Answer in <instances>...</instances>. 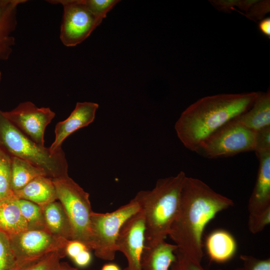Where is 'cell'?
I'll return each instance as SVG.
<instances>
[{
	"mask_svg": "<svg viewBox=\"0 0 270 270\" xmlns=\"http://www.w3.org/2000/svg\"><path fill=\"white\" fill-rule=\"evenodd\" d=\"M232 200L213 190L198 178L186 176L176 217L168 236L177 246L175 252L201 262L202 236L206 226Z\"/></svg>",
	"mask_w": 270,
	"mask_h": 270,
	"instance_id": "6da1fadb",
	"label": "cell"
},
{
	"mask_svg": "<svg viewBox=\"0 0 270 270\" xmlns=\"http://www.w3.org/2000/svg\"><path fill=\"white\" fill-rule=\"evenodd\" d=\"M259 92L222 94L199 99L176 122L178 138L186 148L196 152L208 138L250 109Z\"/></svg>",
	"mask_w": 270,
	"mask_h": 270,
	"instance_id": "7a4b0ae2",
	"label": "cell"
},
{
	"mask_svg": "<svg viewBox=\"0 0 270 270\" xmlns=\"http://www.w3.org/2000/svg\"><path fill=\"white\" fill-rule=\"evenodd\" d=\"M186 176L181 171L174 176L160 178L153 189L140 191L134 197L144 216L145 244L165 240L178 210Z\"/></svg>",
	"mask_w": 270,
	"mask_h": 270,
	"instance_id": "3957f363",
	"label": "cell"
},
{
	"mask_svg": "<svg viewBox=\"0 0 270 270\" xmlns=\"http://www.w3.org/2000/svg\"><path fill=\"white\" fill-rule=\"evenodd\" d=\"M0 148L10 156L24 160L42 169L52 180L68 175V164L60 148L52 152L41 146L20 131L0 110Z\"/></svg>",
	"mask_w": 270,
	"mask_h": 270,
	"instance_id": "277c9868",
	"label": "cell"
},
{
	"mask_svg": "<svg viewBox=\"0 0 270 270\" xmlns=\"http://www.w3.org/2000/svg\"><path fill=\"white\" fill-rule=\"evenodd\" d=\"M57 199L70 220L72 240L84 243L92 250L91 218L92 212L89 194L68 175L53 180Z\"/></svg>",
	"mask_w": 270,
	"mask_h": 270,
	"instance_id": "5b68a950",
	"label": "cell"
},
{
	"mask_svg": "<svg viewBox=\"0 0 270 270\" xmlns=\"http://www.w3.org/2000/svg\"><path fill=\"white\" fill-rule=\"evenodd\" d=\"M140 210L134 198L116 210L106 213L93 212L91 218L92 250L96 256L112 260L117 252L116 242L124 223Z\"/></svg>",
	"mask_w": 270,
	"mask_h": 270,
	"instance_id": "8992f818",
	"label": "cell"
},
{
	"mask_svg": "<svg viewBox=\"0 0 270 270\" xmlns=\"http://www.w3.org/2000/svg\"><path fill=\"white\" fill-rule=\"evenodd\" d=\"M256 136V132L233 120L208 138L196 152L207 158H216L254 151Z\"/></svg>",
	"mask_w": 270,
	"mask_h": 270,
	"instance_id": "52a82bcc",
	"label": "cell"
},
{
	"mask_svg": "<svg viewBox=\"0 0 270 270\" xmlns=\"http://www.w3.org/2000/svg\"><path fill=\"white\" fill-rule=\"evenodd\" d=\"M8 236L20 270L52 252L65 250L69 242L42 229H28Z\"/></svg>",
	"mask_w": 270,
	"mask_h": 270,
	"instance_id": "ba28073f",
	"label": "cell"
},
{
	"mask_svg": "<svg viewBox=\"0 0 270 270\" xmlns=\"http://www.w3.org/2000/svg\"><path fill=\"white\" fill-rule=\"evenodd\" d=\"M46 2L63 7L60 38L66 46H75L83 42L102 22L88 9L84 0Z\"/></svg>",
	"mask_w": 270,
	"mask_h": 270,
	"instance_id": "9c48e42d",
	"label": "cell"
},
{
	"mask_svg": "<svg viewBox=\"0 0 270 270\" xmlns=\"http://www.w3.org/2000/svg\"><path fill=\"white\" fill-rule=\"evenodd\" d=\"M4 116L20 131L41 146L44 145V134L56 114L48 107L38 108L33 102L20 103L9 111H2Z\"/></svg>",
	"mask_w": 270,
	"mask_h": 270,
	"instance_id": "30bf717a",
	"label": "cell"
},
{
	"mask_svg": "<svg viewBox=\"0 0 270 270\" xmlns=\"http://www.w3.org/2000/svg\"><path fill=\"white\" fill-rule=\"evenodd\" d=\"M144 216L140 210L122 225L116 242L117 251L122 252L128 262L124 270H142L141 258L145 245Z\"/></svg>",
	"mask_w": 270,
	"mask_h": 270,
	"instance_id": "8fae6325",
	"label": "cell"
},
{
	"mask_svg": "<svg viewBox=\"0 0 270 270\" xmlns=\"http://www.w3.org/2000/svg\"><path fill=\"white\" fill-rule=\"evenodd\" d=\"M98 104L94 102H78L72 112L65 120L57 123L55 139L49 147L52 152L62 148L64 140L76 130L88 126L94 120Z\"/></svg>",
	"mask_w": 270,
	"mask_h": 270,
	"instance_id": "7c38bea8",
	"label": "cell"
},
{
	"mask_svg": "<svg viewBox=\"0 0 270 270\" xmlns=\"http://www.w3.org/2000/svg\"><path fill=\"white\" fill-rule=\"evenodd\" d=\"M26 0H0V60L9 59L15 45L18 6Z\"/></svg>",
	"mask_w": 270,
	"mask_h": 270,
	"instance_id": "4fadbf2b",
	"label": "cell"
},
{
	"mask_svg": "<svg viewBox=\"0 0 270 270\" xmlns=\"http://www.w3.org/2000/svg\"><path fill=\"white\" fill-rule=\"evenodd\" d=\"M257 158L259 166L248 202L249 214H260L270 208V152L261 154Z\"/></svg>",
	"mask_w": 270,
	"mask_h": 270,
	"instance_id": "5bb4252c",
	"label": "cell"
},
{
	"mask_svg": "<svg viewBox=\"0 0 270 270\" xmlns=\"http://www.w3.org/2000/svg\"><path fill=\"white\" fill-rule=\"evenodd\" d=\"M14 194L18 199L32 202L40 207L58 200L53 180L46 176L35 178Z\"/></svg>",
	"mask_w": 270,
	"mask_h": 270,
	"instance_id": "9a60e30c",
	"label": "cell"
},
{
	"mask_svg": "<svg viewBox=\"0 0 270 270\" xmlns=\"http://www.w3.org/2000/svg\"><path fill=\"white\" fill-rule=\"evenodd\" d=\"M177 246L165 240L152 245H144L141 258L142 270H169L176 260Z\"/></svg>",
	"mask_w": 270,
	"mask_h": 270,
	"instance_id": "2e32d148",
	"label": "cell"
},
{
	"mask_svg": "<svg viewBox=\"0 0 270 270\" xmlns=\"http://www.w3.org/2000/svg\"><path fill=\"white\" fill-rule=\"evenodd\" d=\"M234 120L256 132L270 126V90L260 92L251 108Z\"/></svg>",
	"mask_w": 270,
	"mask_h": 270,
	"instance_id": "e0dca14e",
	"label": "cell"
},
{
	"mask_svg": "<svg viewBox=\"0 0 270 270\" xmlns=\"http://www.w3.org/2000/svg\"><path fill=\"white\" fill-rule=\"evenodd\" d=\"M206 248L212 260L224 262L234 256L237 245L234 238L229 232L218 230L212 232L207 236Z\"/></svg>",
	"mask_w": 270,
	"mask_h": 270,
	"instance_id": "ac0fdd59",
	"label": "cell"
},
{
	"mask_svg": "<svg viewBox=\"0 0 270 270\" xmlns=\"http://www.w3.org/2000/svg\"><path fill=\"white\" fill-rule=\"evenodd\" d=\"M42 208L46 230L54 235L72 240V226L61 203L54 201Z\"/></svg>",
	"mask_w": 270,
	"mask_h": 270,
	"instance_id": "d6986e66",
	"label": "cell"
},
{
	"mask_svg": "<svg viewBox=\"0 0 270 270\" xmlns=\"http://www.w3.org/2000/svg\"><path fill=\"white\" fill-rule=\"evenodd\" d=\"M28 229V224L21 214L15 196L1 200L0 230L10 236Z\"/></svg>",
	"mask_w": 270,
	"mask_h": 270,
	"instance_id": "ffe728a7",
	"label": "cell"
},
{
	"mask_svg": "<svg viewBox=\"0 0 270 270\" xmlns=\"http://www.w3.org/2000/svg\"><path fill=\"white\" fill-rule=\"evenodd\" d=\"M12 158V189L13 193L35 178L46 175L42 169L18 158Z\"/></svg>",
	"mask_w": 270,
	"mask_h": 270,
	"instance_id": "44dd1931",
	"label": "cell"
},
{
	"mask_svg": "<svg viewBox=\"0 0 270 270\" xmlns=\"http://www.w3.org/2000/svg\"><path fill=\"white\" fill-rule=\"evenodd\" d=\"M17 203L28 224V229L46 230L42 207L32 202L22 199L17 198Z\"/></svg>",
	"mask_w": 270,
	"mask_h": 270,
	"instance_id": "7402d4cb",
	"label": "cell"
},
{
	"mask_svg": "<svg viewBox=\"0 0 270 270\" xmlns=\"http://www.w3.org/2000/svg\"><path fill=\"white\" fill-rule=\"evenodd\" d=\"M13 196L11 156L0 148V198L2 200Z\"/></svg>",
	"mask_w": 270,
	"mask_h": 270,
	"instance_id": "603a6c76",
	"label": "cell"
},
{
	"mask_svg": "<svg viewBox=\"0 0 270 270\" xmlns=\"http://www.w3.org/2000/svg\"><path fill=\"white\" fill-rule=\"evenodd\" d=\"M0 270H20L8 236L0 230Z\"/></svg>",
	"mask_w": 270,
	"mask_h": 270,
	"instance_id": "cb8c5ba5",
	"label": "cell"
},
{
	"mask_svg": "<svg viewBox=\"0 0 270 270\" xmlns=\"http://www.w3.org/2000/svg\"><path fill=\"white\" fill-rule=\"evenodd\" d=\"M66 256V251L52 252L22 270H54L60 261Z\"/></svg>",
	"mask_w": 270,
	"mask_h": 270,
	"instance_id": "d4e9b609",
	"label": "cell"
},
{
	"mask_svg": "<svg viewBox=\"0 0 270 270\" xmlns=\"http://www.w3.org/2000/svg\"><path fill=\"white\" fill-rule=\"evenodd\" d=\"M91 12L98 19L102 20L107 14L120 2L118 0H84Z\"/></svg>",
	"mask_w": 270,
	"mask_h": 270,
	"instance_id": "484cf974",
	"label": "cell"
},
{
	"mask_svg": "<svg viewBox=\"0 0 270 270\" xmlns=\"http://www.w3.org/2000/svg\"><path fill=\"white\" fill-rule=\"evenodd\" d=\"M270 223V208L262 212L249 214L248 221V228L252 234L262 232Z\"/></svg>",
	"mask_w": 270,
	"mask_h": 270,
	"instance_id": "4316f807",
	"label": "cell"
},
{
	"mask_svg": "<svg viewBox=\"0 0 270 270\" xmlns=\"http://www.w3.org/2000/svg\"><path fill=\"white\" fill-rule=\"evenodd\" d=\"M176 260L172 264L169 270H205L201 265V262L175 252ZM216 270H222L220 269Z\"/></svg>",
	"mask_w": 270,
	"mask_h": 270,
	"instance_id": "83f0119b",
	"label": "cell"
},
{
	"mask_svg": "<svg viewBox=\"0 0 270 270\" xmlns=\"http://www.w3.org/2000/svg\"><path fill=\"white\" fill-rule=\"evenodd\" d=\"M254 152L256 156L270 152V126L256 132Z\"/></svg>",
	"mask_w": 270,
	"mask_h": 270,
	"instance_id": "f1b7e54d",
	"label": "cell"
},
{
	"mask_svg": "<svg viewBox=\"0 0 270 270\" xmlns=\"http://www.w3.org/2000/svg\"><path fill=\"white\" fill-rule=\"evenodd\" d=\"M244 270H270V259H258L252 256L241 254Z\"/></svg>",
	"mask_w": 270,
	"mask_h": 270,
	"instance_id": "f546056e",
	"label": "cell"
},
{
	"mask_svg": "<svg viewBox=\"0 0 270 270\" xmlns=\"http://www.w3.org/2000/svg\"><path fill=\"white\" fill-rule=\"evenodd\" d=\"M248 10L247 16L252 20L262 18L266 13L270 11V1H258L254 4Z\"/></svg>",
	"mask_w": 270,
	"mask_h": 270,
	"instance_id": "4dcf8cb0",
	"label": "cell"
},
{
	"mask_svg": "<svg viewBox=\"0 0 270 270\" xmlns=\"http://www.w3.org/2000/svg\"><path fill=\"white\" fill-rule=\"evenodd\" d=\"M85 250L88 249L82 242L76 240H70L66 247L65 250L66 256H68L73 260L80 252Z\"/></svg>",
	"mask_w": 270,
	"mask_h": 270,
	"instance_id": "1f68e13d",
	"label": "cell"
},
{
	"mask_svg": "<svg viewBox=\"0 0 270 270\" xmlns=\"http://www.w3.org/2000/svg\"><path fill=\"white\" fill-rule=\"evenodd\" d=\"M88 250H85L80 252L72 260L78 266L84 267L88 265L92 260V256Z\"/></svg>",
	"mask_w": 270,
	"mask_h": 270,
	"instance_id": "d6a6232c",
	"label": "cell"
},
{
	"mask_svg": "<svg viewBox=\"0 0 270 270\" xmlns=\"http://www.w3.org/2000/svg\"><path fill=\"white\" fill-rule=\"evenodd\" d=\"M260 31L266 36L270 37V18H266L262 19L258 24Z\"/></svg>",
	"mask_w": 270,
	"mask_h": 270,
	"instance_id": "836d02e7",
	"label": "cell"
},
{
	"mask_svg": "<svg viewBox=\"0 0 270 270\" xmlns=\"http://www.w3.org/2000/svg\"><path fill=\"white\" fill-rule=\"evenodd\" d=\"M54 270H80L77 268L72 266L68 262H61L58 263Z\"/></svg>",
	"mask_w": 270,
	"mask_h": 270,
	"instance_id": "e575fe53",
	"label": "cell"
},
{
	"mask_svg": "<svg viewBox=\"0 0 270 270\" xmlns=\"http://www.w3.org/2000/svg\"><path fill=\"white\" fill-rule=\"evenodd\" d=\"M101 270H120L119 266L114 264H107L103 266Z\"/></svg>",
	"mask_w": 270,
	"mask_h": 270,
	"instance_id": "d590c367",
	"label": "cell"
},
{
	"mask_svg": "<svg viewBox=\"0 0 270 270\" xmlns=\"http://www.w3.org/2000/svg\"><path fill=\"white\" fill-rule=\"evenodd\" d=\"M2 74L1 71L0 70V84L2 80Z\"/></svg>",
	"mask_w": 270,
	"mask_h": 270,
	"instance_id": "8d00e7d4",
	"label": "cell"
},
{
	"mask_svg": "<svg viewBox=\"0 0 270 270\" xmlns=\"http://www.w3.org/2000/svg\"><path fill=\"white\" fill-rule=\"evenodd\" d=\"M234 270H244V268H236Z\"/></svg>",
	"mask_w": 270,
	"mask_h": 270,
	"instance_id": "74e56055",
	"label": "cell"
},
{
	"mask_svg": "<svg viewBox=\"0 0 270 270\" xmlns=\"http://www.w3.org/2000/svg\"><path fill=\"white\" fill-rule=\"evenodd\" d=\"M0 200H1V199H0Z\"/></svg>",
	"mask_w": 270,
	"mask_h": 270,
	"instance_id": "f35d334b",
	"label": "cell"
}]
</instances>
